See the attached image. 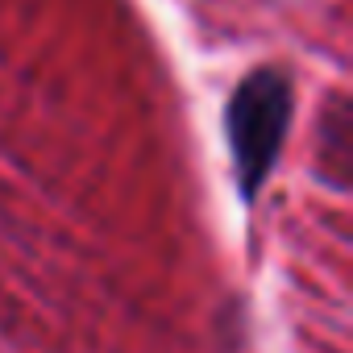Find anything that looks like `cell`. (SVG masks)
<instances>
[{
	"label": "cell",
	"instance_id": "1",
	"mask_svg": "<svg viewBox=\"0 0 353 353\" xmlns=\"http://www.w3.org/2000/svg\"><path fill=\"white\" fill-rule=\"evenodd\" d=\"M291 108H295V88H291V75L279 67L250 71L229 100L225 125H229L233 170H237L245 204L262 196V183L270 179V170L279 162V150L291 125Z\"/></svg>",
	"mask_w": 353,
	"mask_h": 353
}]
</instances>
